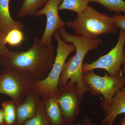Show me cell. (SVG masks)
I'll list each match as a JSON object with an SVG mask.
<instances>
[{
	"label": "cell",
	"instance_id": "3957f363",
	"mask_svg": "<svg viewBox=\"0 0 125 125\" xmlns=\"http://www.w3.org/2000/svg\"><path fill=\"white\" fill-rule=\"evenodd\" d=\"M65 24L76 35L92 40L106 34H115L117 30L112 17L100 13L91 6L78 14L74 20L67 21Z\"/></svg>",
	"mask_w": 125,
	"mask_h": 125
},
{
	"label": "cell",
	"instance_id": "5bb4252c",
	"mask_svg": "<svg viewBox=\"0 0 125 125\" xmlns=\"http://www.w3.org/2000/svg\"><path fill=\"white\" fill-rule=\"evenodd\" d=\"M49 0H24L17 16L22 18L28 15H34L35 13L42 9Z\"/></svg>",
	"mask_w": 125,
	"mask_h": 125
},
{
	"label": "cell",
	"instance_id": "d6986e66",
	"mask_svg": "<svg viewBox=\"0 0 125 125\" xmlns=\"http://www.w3.org/2000/svg\"><path fill=\"white\" fill-rule=\"evenodd\" d=\"M23 125H52L45 114L42 102L36 114Z\"/></svg>",
	"mask_w": 125,
	"mask_h": 125
},
{
	"label": "cell",
	"instance_id": "44dd1931",
	"mask_svg": "<svg viewBox=\"0 0 125 125\" xmlns=\"http://www.w3.org/2000/svg\"><path fill=\"white\" fill-rule=\"evenodd\" d=\"M6 35L0 31V58L10 52L9 48L5 45L4 40Z\"/></svg>",
	"mask_w": 125,
	"mask_h": 125
},
{
	"label": "cell",
	"instance_id": "e0dca14e",
	"mask_svg": "<svg viewBox=\"0 0 125 125\" xmlns=\"http://www.w3.org/2000/svg\"><path fill=\"white\" fill-rule=\"evenodd\" d=\"M90 1L99 3L110 12L117 14L125 13V1L123 0H90Z\"/></svg>",
	"mask_w": 125,
	"mask_h": 125
},
{
	"label": "cell",
	"instance_id": "4316f807",
	"mask_svg": "<svg viewBox=\"0 0 125 125\" xmlns=\"http://www.w3.org/2000/svg\"><path fill=\"white\" fill-rule=\"evenodd\" d=\"M0 125H6V124H5V123H2V124H0Z\"/></svg>",
	"mask_w": 125,
	"mask_h": 125
},
{
	"label": "cell",
	"instance_id": "ba28073f",
	"mask_svg": "<svg viewBox=\"0 0 125 125\" xmlns=\"http://www.w3.org/2000/svg\"><path fill=\"white\" fill-rule=\"evenodd\" d=\"M55 94L65 124L72 125L79 114L82 99L79 94L77 84L68 82L58 85Z\"/></svg>",
	"mask_w": 125,
	"mask_h": 125
},
{
	"label": "cell",
	"instance_id": "277c9868",
	"mask_svg": "<svg viewBox=\"0 0 125 125\" xmlns=\"http://www.w3.org/2000/svg\"><path fill=\"white\" fill-rule=\"evenodd\" d=\"M36 80L28 73L3 67L0 73V94L9 96L18 105L35 88Z\"/></svg>",
	"mask_w": 125,
	"mask_h": 125
},
{
	"label": "cell",
	"instance_id": "4fadbf2b",
	"mask_svg": "<svg viewBox=\"0 0 125 125\" xmlns=\"http://www.w3.org/2000/svg\"><path fill=\"white\" fill-rule=\"evenodd\" d=\"M9 1L10 0H0V31L6 35L14 29L23 30L24 27L22 23L11 18L9 10Z\"/></svg>",
	"mask_w": 125,
	"mask_h": 125
},
{
	"label": "cell",
	"instance_id": "d4e9b609",
	"mask_svg": "<svg viewBox=\"0 0 125 125\" xmlns=\"http://www.w3.org/2000/svg\"><path fill=\"white\" fill-rule=\"evenodd\" d=\"M118 125H125V116L122 117V119L121 120V124Z\"/></svg>",
	"mask_w": 125,
	"mask_h": 125
},
{
	"label": "cell",
	"instance_id": "5b68a950",
	"mask_svg": "<svg viewBox=\"0 0 125 125\" xmlns=\"http://www.w3.org/2000/svg\"><path fill=\"white\" fill-rule=\"evenodd\" d=\"M121 70L116 76H112L105 72L104 76L96 74L93 71L83 73V79L92 95H101L102 109L105 112L110 106L112 99L118 90L125 85V76Z\"/></svg>",
	"mask_w": 125,
	"mask_h": 125
},
{
	"label": "cell",
	"instance_id": "ffe728a7",
	"mask_svg": "<svg viewBox=\"0 0 125 125\" xmlns=\"http://www.w3.org/2000/svg\"><path fill=\"white\" fill-rule=\"evenodd\" d=\"M112 17L115 21L116 27L125 30V15H122L120 14H117L113 15Z\"/></svg>",
	"mask_w": 125,
	"mask_h": 125
},
{
	"label": "cell",
	"instance_id": "7a4b0ae2",
	"mask_svg": "<svg viewBox=\"0 0 125 125\" xmlns=\"http://www.w3.org/2000/svg\"><path fill=\"white\" fill-rule=\"evenodd\" d=\"M57 31L65 42L71 43L74 45L76 53L71 56L65 62L59 79L58 85L68 82L76 83L79 94L83 98L86 93L89 92V89L83 79V62L89 52L95 50L103 42L102 39H87L77 35L71 34L64 28L59 29Z\"/></svg>",
	"mask_w": 125,
	"mask_h": 125
},
{
	"label": "cell",
	"instance_id": "8992f818",
	"mask_svg": "<svg viewBox=\"0 0 125 125\" xmlns=\"http://www.w3.org/2000/svg\"><path fill=\"white\" fill-rule=\"evenodd\" d=\"M53 37L57 42L54 64L46 77L42 80H36L34 85V88L42 96L57 92L59 79L65 62L70 54L76 50L73 44H69L63 41L57 30L54 32Z\"/></svg>",
	"mask_w": 125,
	"mask_h": 125
},
{
	"label": "cell",
	"instance_id": "603a6c76",
	"mask_svg": "<svg viewBox=\"0 0 125 125\" xmlns=\"http://www.w3.org/2000/svg\"><path fill=\"white\" fill-rule=\"evenodd\" d=\"M4 123V112L2 109H0V125Z\"/></svg>",
	"mask_w": 125,
	"mask_h": 125
},
{
	"label": "cell",
	"instance_id": "484cf974",
	"mask_svg": "<svg viewBox=\"0 0 125 125\" xmlns=\"http://www.w3.org/2000/svg\"><path fill=\"white\" fill-rule=\"evenodd\" d=\"M81 125V123L79 122H78L77 123H76L75 124H72V125Z\"/></svg>",
	"mask_w": 125,
	"mask_h": 125
},
{
	"label": "cell",
	"instance_id": "9c48e42d",
	"mask_svg": "<svg viewBox=\"0 0 125 125\" xmlns=\"http://www.w3.org/2000/svg\"><path fill=\"white\" fill-rule=\"evenodd\" d=\"M62 0H49L45 6L34 14L37 17L45 15L46 18L45 30L40 39V42L43 45H51L52 42V37L54 32L65 25V23L62 21L58 13L59 7Z\"/></svg>",
	"mask_w": 125,
	"mask_h": 125
},
{
	"label": "cell",
	"instance_id": "2e32d148",
	"mask_svg": "<svg viewBox=\"0 0 125 125\" xmlns=\"http://www.w3.org/2000/svg\"><path fill=\"white\" fill-rule=\"evenodd\" d=\"M17 104L13 100L4 102L1 104L4 123L7 125H15Z\"/></svg>",
	"mask_w": 125,
	"mask_h": 125
},
{
	"label": "cell",
	"instance_id": "7402d4cb",
	"mask_svg": "<svg viewBox=\"0 0 125 125\" xmlns=\"http://www.w3.org/2000/svg\"><path fill=\"white\" fill-rule=\"evenodd\" d=\"M81 125H95L92 123L91 118L88 116H85L83 117Z\"/></svg>",
	"mask_w": 125,
	"mask_h": 125
},
{
	"label": "cell",
	"instance_id": "52a82bcc",
	"mask_svg": "<svg viewBox=\"0 0 125 125\" xmlns=\"http://www.w3.org/2000/svg\"><path fill=\"white\" fill-rule=\"evenodd\" d=\"M125 44V30L121 29L115 46L107 54L101 56L92 63H83V73L96 69H102L106 71L110 76H117L121 71V66L123 63V48Z\"/></svg>",
	"mask_w": 125,
	"mask_h": 125
},
{
	"label": "cell",
	"instance_id": "cb8c5ba5",
	"mask_svg": "<svg viewBox=\"0 0 125 125\" xmlns=\"http://www.w3.org/2000/svg\"><path fill=\"white\" fill-rule=\"evenodd\" d=\"M123 55H124V61H123V64L124 65V66L122 70H121V71L123 74L125 76V47L123 52Z\"/></svg>",
	"mask_w": 125,
	"mask_h": 125
},
{
	"label": "cell",
	"instance_id": "6da1fadb",
	"mask_svg": "<svg viewBox=\"0 0 125 125\" xmlns=\"http://www.w3.org/2000/svg\"><path fill=\"white\" fill-rule=\"evenodd\" d=\"M55 56L53 45H43L40 38L36 36L28 51H10L0 58V64L4 68L30 74L37 80H42L51 70Z\"/></svg>",
	"mask_w": 125,
	"mask_h": 125
},
{
	"label": "cell",
	"instance_id": "7c38bea8",
	"mask_svg": "<svg viewBox=\"0 0 125 125\" xmlns=\"http://www.w3.org/2000/svg\"><path fill=\"white\" fill-rule=\"evenodd\" d=\"M42 97V104L44 111L52 125H65L55 93L46 94Z\"/></svg>",
	"mask_w": 125,
	"mask_h": 125
},
{
	"label": "cell",
	"instance_id": "30bf717a",
	"mask_svg": "<svg viewBox=\"0 0 125 125\" xmlns=\"http://www.w3.org/2000/svg\"><path fill=\"white\" fill-rule=\"evenodd\" d=\"M42 97L41 94L34 89L17 105L15 125H23L36 114L41 104Z\"/></svg>",
	"mask_w": 125,
	"mask_h": 125
},
{
	"label": "cell",
	"instance_id": "9a60e30c",
	"mask_svg": "<svg viewBox=\"0 0 125 125\" xmlns=\"http://www.w3.org/2000/svg\"><path fill=\"white\" fill-rule=\"evenodd\" d=\"M90 0H62L59 10H67L74 11L77 14L83 13L89 6Z\"/></svg>",
	"mask_w": 125,
	"mask_h": 125
},
{
	"label": "cell",
	"instance_id": "ac0fdd59",
	"mask_svg": "<svg viewBox=\"0 0 125 125\" xmlns=\"http://www.w3.org/2000/svg\"><path fill=\"white\" fill-rule=\"evenodd\" d=\"M25 39L22 30L14 29L6 34L4 42L6 45L8 44L12 47H18L22 43Z\"/></svg>",
	"mask_w": 125,
	"mask_h": 125
},
{
	"label": "cell",
	"instance_id": "8fae6325",
	"mask_svg": "<svg viewBox=\"0 0 125 125\" xmlns=\"http://www.w3.org/2000/svg\"><path fill=\"white\" fill-rule=\"evenodd\" d=\"M105 112L106 116L101 121L102 125H113L118 116L125 114V88L116 92Z\"/></svg>",
	"mask_w": 125,
	"mask_h": 125
}]
</instances>
